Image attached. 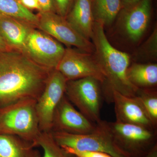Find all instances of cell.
<instances>
[{"label": "cell", "instance_id": "obj_1", "mask_svg": "<svg viewBox=\"0 0 157 157\" xmlns=\"http://www.w3.org/2000/svg\"><path fill=\"white\" fill-rule=\"evenodd\" d=\"M51 71L21 52H0V108L21 100H37Z\"/></svg>", "mask_w": 157, "mask_h": 157}, {"label": "cell", "instance_id": "obj_2", "mask_svg": "<svg viewBox=\"0 0 157 157\" xmlns=\"http://www.w3.org/2000/svg\"><path fill=\"white\" fill-rule=\"evenodd\" d=\"M96 59L105 77L108 87L104 98L112 102V93L116 91L124 95L135 97L138 89L129 82L127 71L130 66V57L111 45L104 33V25L95 21L92 39Z\"/></svg>", "mask_w": 157, "mask_h": 157}, {"label": "cell", "instance_id": "obj_3", "mask_svg": "<svg viewBox=\"0 0 157 157\" xmlns=\"http://www.w3.org/2000/svg\"><path fill=\"white\" fill-rule=\"evenodd\" d=\"M36 103V100L26 99L1 107L0 134L17 136L36 147L41 132Z\"/></svg>", "mask_w": 157, "mask_h": 157}, {"label": "cell", "instance_id": "obj_4", "mask_svg": "<svg viewBox=\"0 0 157 157\" xmlns=\"http://www.w3.org/2000/svg\"><path fill=\"white\" fill-rule=\"evenodd\" d=\"M51 132L55 140L61 147L79 151L103 152L113 157H130L116 145L106 121L101 120L96 124L94 130L88 134Z\"/></svg>", "mask_w": 157, "mask_h": 157}, {"label": "cell", "instance_id": "obj_5", "mask_svg": "<svg viewBox=\"0 0 157 157\" xmlns=\"http://www.w3.org/2000/svg\"><path fill=\"white\" fill-rule=\"evenodd\" d=\"M107 124L116 145L130 157H144L157 145V130L117 121Z\"/></svg>", "mask_w": 157, "mask_h": 157}, {"label": "cell", "instance_id": "obj_6", "mask_svg": "<svg viewBox=\"0 0 157 157\" xmlns=\"http://www.w3.org/2000/svg\"><path fill=\"white\" fill-rule=\"evenodd\" d=\"M101 83L96 78L86 77L67 82L65 95L90 121L97 124L101 121L103 98Z\"/></svg>", "mask_w": 157, "mask_h": 157}, {"label": "cell", "instance_id": "obj_7", "mask_svg": "<svg viewBox=\"0 0 157 157\" xmlns=\"http://www.w3.org/2000/svg\"><path fill=\"white\" fill-rule=\"evenodd\" d=\"M65 51L60 42L43 31L33 28L21 52L37 64L52 70L56 69Z\"/></svg>", "mask_w": 157, "mask_h": 157}, {"label": "cell", "instance_id": "obj_8", "mask_svg": "<svg viewBox=\"0 0 157 157\" xmlns=\"http://www.w3.org/2000/svg\"><path fill=\"white\" fill-rule=\"evenodd\" d=\"M37 15V29L68 47L74 46L77 49L90 53L94 52V44L77 32L65 17L54 12L40 11Z\"/></svg>", "mask_w": 157, "mask_h": 157}, {"label": "cell", "instance_id": "obj_9", "mask_svg": "<svg viewBox=\"0 0 157 157\" xmlns=\"http://www.w3.org/2000/svg\"><path fill=\"white\" fill-rule=\"evenodd\" d=\"M67 81L56 69L50 71L43 91L36 103L39 129L41 132H52L55 111L65 95Z\"/></svg>", "mask_w": 157, "mask_h": 157}, {"label": "cell", "instance_id": "obj_10", "mask_svg": "<svg viewBox=\"0 0 157 157\" xmlns=\"http://www.w3.org/2000/svg\"><path fill=\"white\" fill-rule=\"evenodd\" d=\"M56 70L68 81L86 77L96 78L101 83H104L105 80L95 57L77 48H65L64 54Z\"/></svg>", "mask_w": 157, "mask_h": 157}, {"label": "cell", "instance_id": "obj_11", "mask_svg": "<svg viewBox=\"0 0 157 157\" xmlns=\"http://www.w3.org/2000/svg\"><path fill=\"white\" fill-rule=\"evenodd\" d=\"M96 126V124L77 110L65 95L55 111L52 132L86 134L93 132Z\"/></svg>", "mask_w": 157, "mask_h": 157}, {"label": "cell", "instance_id": "obj_12", "mask_svg": "<svg viewBox=\"0 0 157 157\" xmlns=\"http://www.w3.org/2000/svg\"><path fill=\"white\" fill-rule=\"evenodd\" d=\"M112 102L114 104L116 121L140 126L150 130H157L135 97L124 95L118 92L113 91Z\"/></svg>", "mask_w": 157, "mask_h": 157}, {"label": "cell", "instance_id": "obj_13", "mask_svg": "<svg viewBox=\"0 0 157 157\" xmlns=\"http://www.w3.org/2000/svg\"><path fill=\"white\" fill-rule=\"evenodd\" d=\"M122 10V20L128 36L134 41L139 40L147 28L150 19L151 0H141Z\"/></svg>", "mask_w": 157, "mask_h": 157}, {"label": "cell", "instance_id": "obj_14", "mask_svg": "<svg viewBox=\"0 0 157 157\" xmlns=\"http://www.w3.org/2000/svg\"><path fill=\"white\" fill-rule=\"evenodd\" d=\"M65 18L85 38L92 39L95 22L93 0H74Z\"/></svg>", "mask_w": 157, "mask_h": 157}, {"label": "cell", "instance_id": "obj_15", "mask_svg": "<svg viewBox=\"0 0 157 157\" xmlns=\"http://www.w3.org/2000/svg\"><path fill=\"white\" fill-rule=\"evenodd\" d=\"M28 24L0 14V35L11 50L21 52L32 29Z\"/></svg>", "mask_w": 157, "mask_h": 157}, {"label": "cell", "instance_id": "obj_16", "mask_svg": "<svg viewBox=\"0 0 157 157\" xmlns=\"http://www.w3.org/2000/svg\"><path fill=\"white\" fill-rule=\"evenodd\" d=\"M36 147L17 136L0 134V157H41Z\"/></svg>", "mask_w": 157, "mask_h": 157}, {"label": "cell", "instance_id": "obj_17", "mask_svg": "<svg viewBox=\"0 0 157 157\" xmlns=\"http://www.w3.org/2000/svg\"><path fill=\"white\" fill-rule=\"evenodd\" d=\"M129 82L138 89H154L157 85V64H132L127 71Z\"/></svg>", "mask_w": 157, "mask_h": 157}, {"label": "cell", "instance_id": "obj_18", "mask_svg": "<svg viewBox=\"0 0 157 157\" xmlns=\"http://www.w3.org/2000/svg\"><path fill=\"white\" fill-rule=\"evenodd\" d=\"M0 14L26 23L37 28L38 15L25 8L18 0H0Z\"/></svg>", "mask_w": 157, "mask_h": 157}, {"label": "cell", "instance_id": "obj_19", "mask_svg": "<svg viewBox=\"0 0 157 157\" xmlns=\"http://www.w3.org/2000/svg\"><path fill=\"white\" fill-rule=\"evenodd\" d=\"M93 8L95 21L108 25L122 9V0H93Z\"/></svg>", "mask_w": 157, "mask_h": 157}, {"label": "cell", "instance_id": "obj_20", "mask_svg": "<svg viewBox=\"0 0 157 157\" xmlns=\"http://www.w3.org/2000/svg\"><path fill=\"white\" fill-rule=\"evenodd\" d=\"M140 102L153 126L157 127V91L154 89H138L135 96Z\"/></svg>", "mask_w": 157, "mask_h": 157}, {"label": "cell", "instance_id": "obj_21", "mask_svg": "<svg viewBox=\"0 0 157 157\" xmlns=\"http://www.w3.org/2000/svg\"><path fill=\"white\" fill-rule=\"evenodd\" d=\"M36 146L44 151L41 157H76L67 152L55 140L52 132H41L37 139Z\"/></svg>", "mask_w": 157, "mask_h": 157}, {"label": "cell", "instance_id": "obj_22", "mask_svg": "<svg viewBox=\"0 0 157 157\" xmlns=\"http://www.w3.org/2000/svg\"><path fill=\"white\" fill-rule=\"evenodd\" d=\"M157 28L140 48V53L148 58L155 59L157 53Z\"/></svg>", "mask_w": 157, "mask_h": 157}, {"label": "cell", "instance_id": "obj_23", "mask_svg": "<svg viewBox=\"0 0 157 157\" xmlns=\"http://www.w3.org/2000/svg\"><path fill=\"white\" fill-rule=\"evenodd\" d=\"M67 152L76 157H113L111 155L100 151H79L70 147H61Z\"/></svg>", "mask_w": 157, "mask_h": 157}, {"label": "cell", "instance_id": "obj_24", "mask_svg": "<svg viewBox=\"0 0 157 157\" xmlns=\"http://www.w3.org/2000/svg\"><path fill=\"white\" fill-rule=\"evenodd\" d=\"M57 14L66 17L74 0H53Z\"/></svg>", "mask_w": 157, "mask_h": 157}, {"label": "cell", "instance_id": "obj_25", "mask_svg": "<svg viewBox=\"0 0 157 157\" xmlns=\"http://www.w3.org/2000/svg\"><path fill=\"white\" fill-rule=\"evenodd\" d=\"M18 1L25 8L30 11L36 10L39 12L41 11L39 0H18Z\"/></svg>", "mask_w": 157, "mask_h": 157}, {"label": "cell", "instance_id": "obj_26", "mask_svg": "<svg viewBox=\"0 0 157 157\" xmlns=\"http://www.w3.org/2000/svg\"><path fill=\"white\" fill-rule=\"evenodd\" d=\"M39 2L41 7V11L56 13L53 0H39Z\"/></svg>", "mask_w": 157, "mask_h": 157}, {"label": "cell", "instance_id": "obj_27", "mask_svg": "<svg viewBox=\"0 0 157 157\" xmlns=\"http://www.w3.org/2000/svg\"><path fill=\"white\" fill-rule=\"evenodd\" d=\"M141 0H122V9L129 8L138 3Z\"/></svg>", "mask_w": 157, "mask_h": 157}, {"label": "cell", "instance_id": "obj_28", "mask_svg": "<svg viewBox=\"0 0 157 157\" xmlns=\"http://www.w3.org/2000/svg\"><path fill=\"white\" fill-rule=\"evenodd\" d=\"M11 50L7 46L2 37L0 35V52H5Z\"/></svg>", "mask_w": 157, "mask_h": 157}, {"label": "cell", "instance_id": "obj_29", "mask_svg": "<svg viewBox=\"0 0 157 157\" xmlns=\"http://www.w3.org/2000/svg\"><path fill=\"white\" fill-rule=\"evenodd\" d=\"M144 157H157V145Z\"/></svg>", "mask_w": 157, "mask_h": 157}]
</instances>
